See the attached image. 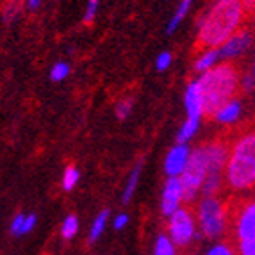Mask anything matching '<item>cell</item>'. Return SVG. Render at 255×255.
I'll list each match as a JSON object with an SVG mask.
<instances>
[{
  "instance_id": "obj_1",
  "label": "cell",
  "mask_w": 255,
  "mask_h": 255,
  "mask_svg": "<svg viewBox=\"0 0 255 255\" xmlns=\"http://www.w3.org/2000/svg\"><path fill=\"white\" fill-rule=\"evenodd\" d=\"M245 14L241 0H218L200 20L198 43L204 48H218L241 30Z\"/></svg>"
},
{
  "instance_id": "obj_2",
  "label": "cell",
  "mask_w": 255,
  "mask_h": 255,
  "mask_svg": "<svg viewBox=\"0 0 255 255\" xmlns=\"http://www.w3.org/2000/svg\"><path fill=\"white\" fill-rule=\"evenodd\" d=\"M239 77L238 68L230 63H218L214 68L202 73L196 82L204 100V115L213 116L218 107L238 97Z\"/></svg>"
},
{
  "instance_id": "obj_3",
  "label": "cell",
  "mask_w": 255,
  "mask_h": 255,
  "mask_svg": "<svg viewBox=\"0 0 255 255\" xmlns=\"http://www.w3.org/2000/svg\"><path fill=\"white\" fill-rule=\"evenodd\" d=\"M223 180L234 191H247L255 182V136L243 134L229 152Z\"/></svg>"
},
{
  "instance_id": "obj_4",
  "label": "cell",
  "mask_w": 255,
  "mask_h": 255,
  "mask_svg": "<svg viewBox=\"0 0 255 255\" xmlns=\"http://www.w3.org/2000/svg\"><path fill=\"white\" fill-rule=\"evenodd\" d=\"M205 161V179L202 184L204 196H216L223 184V171H225L227 159H229V145L223 141H211L202 146Z\"/></svg>"
},
{
  "instance_id": "obj_5",
  "label": "cell",
  "mask_w": 255,
  "mask_h": 255,
  "mask_svg": "<svg viewBox=\"0 0 255 255\" xmlns=\"http://www.w3.org/2000/svg\"><path fill=\"white\" fill-rule=\"evenodd\" d=\"M196 220L204 236L216 239L227 229V209L218 196H205L196 209Z\"/></svg>"
},
{
  "instance_id": "obj_6",
  "label": "cell",
  "mask_w": 255,
  "mask_h": 255,
  "mask_svg": "<svg viewBox=\"0 0 255 255\" xmlns=\"http://www.w3.org/2000/svg\"><path fill=\"white\" fill-rule=\"evenodd\" d=\"M205 179V161H204V150L202 146L191 150L187 164L184 171L180 173L179 180L182 186V196L186 202H193L202 191V184Z\"/></svg>"
},
{
  "instance_id": "obj_7",
  "label": "cell",
  "mask_w": 255,
  "mask_h": 255,
  "mask_svg": "<svg viewBox=\"0 0 255 255\" xmlns=\"http://www.w3.org/2000/svg\"><path fill=\"white\" fill-rule=\"evenodd\" d=\"M236 238L239 255H255V205L252 200L243 204L236 216Z\"/></svg>"
},
{
  "instance_id": "obj_8",
  "label": "cell",
  "mask_w": 255,
  "mask_h": 255,
  "mask_svg": "<svg viewBox=\"0 0 255 255\" xmlns=\"http://www.w3.org/2000/svg\"><path fill=\"white\" fill-rule=\"evenodd\" d=\"M168 221V239L175 247H187L196 236V221L189 209H177Z\"/></svg>"
},
{
  "instance_id": "obj_9",
  "label": "cell",
  "mask_w": 255,
  "mask_h": 255,
  "mask_svg": "<svg viewBox=\"0 0 255 255\" xmlns=\"http://www.w3.org/2000/svg\"><path fill=\"white\" fill-rule=\"evenodd\" d=\"M252 43L250 30H238L234 36H230L225 43H221L218 47V54H220V61L229 63L230 59H236L241 54L248 50Z\"/></svg>"
},
{
  "instance_id": "obj_10",
  "label": "cell",
  "mask_w": 255,
  "mask_h": 255,
  "mask_svg": "<svg viewBox=\"0 0 255 255\" xmlns=\"http://www.w3.org/2000/svg\"><path fill=\"white\" fill-rule=\"evenodd\" d=\"M184 202L182 196V186H180L179 177H168L162 189V198H161V211L164 216H171V214L180 209V204Z\"/></svg>"
},
{
  "instance_id": "obj_11",
  "label": "cell",
  "mask_w": 255,
  "mask_h": 255,
  "mask_svg": "<svg viewBox=\"0 0 255 255\" xmlns=\"http://www.w3.org/2000/svg\"><path fill=\"white\" fill-rule=\"evenodd\" d=\"M191 148L187 143H177L173 148H170L168 155L164 159V171L168 177H180L189 159Z\"/></svg>"
},
{
  "instance_id": "obj_12",
  "label": "cell",
  "mask_w": 255,
  "mask_h": 255,
  "mask_svg": "<svg viewBox=\"0 0 255 255\" xmlns=\"http://www.w3.org/2000/svg\"><path fill=\"white\" fill-rule=\"evenodd\" d=\"M184 107H186L187 118H200L204 116V100H202L198 82L193 81L187 84L184 93Z\"/></svg>"
},
{
  "instance_id": "obj_13",
  "label": "cell",
  "mask_w": 255,
  "mask_h": 255,
  "mask_svg": "<svg viewBox=\"0 0 255 255\" xmlns=\"http://www.w3.org/2000/svg\"><path fill=\"white\" fill-rule=\"evenodd\" d=\"M243 116V102L238 97H234L232 100L225 102L223 106H220L214 111L213 118L221 125H234L239 122V118Z\"/></svg>"
},
{
  "instance_id": "obj_14",
  "label": "cell",
  "mask_w": 255,
  "mask_h": 255,
  "mask_svg": "<svg viewBox=\"0 0 255 255\" xmlns=\"http://www.w3.org/2000/svg\"><path fill=\"white\" fill-rule=\"evenodd\" d=\"M220 63V54H218V48H205L195 61V70L198 73H204L207 70L214 68L216 64Z\"/></svg>"
},
{
  "instance_id": "obj_15",
  "label": "cell",
  "mask_w": 255,
  "mask_h": 255,
  "mask_svg": "<svg viewBox=\"0 0 255 255\" xmlns=\"http://www.w3.org/2000/svg\"><path fill=\"white\" fill-rule=\"evenodd\" d=\"M200 128V118H186L177 132V143H187Z\"/></svg>"
},
{
  "instance_id": "obj_16",
  "label": "cell",
  "mask_w": 255,
  "mask_h": 255,
  "mask_svg": "<svg viewBox=\"0 0 255 255\" xmlns=\"http://www.w3.org/2000/svg\"><path fill=\"white\" fill-rule=\"evenodd\" d=\"M139 175H141V164L134 166L128 175V180H127V186H125V191H124V196H122V202L124 204H128L132 200V196L136 193V187H137V182H139Z\"/></svg>"
},
{
  "instance_id": "obj_17",
  "label": "cell",
  "mask_w": 255,
  "mask_h": 255,
  "mask_svg": "<svg viewBox=\"0 0 255 255\" xmlns=\"http://www.w3.org/2000/svg\"><path fill=\"white\" fill-rule=\"evenodd\" d=\"M191 5H193V0H180L179 7H177V11H175L173 16H171L170 23H168V34H171V32L180 25V21L186 18L187 13H189Z\"/></svg>"
},
{
  "instance_id": "obj_18",
  "label": "cell",
  "mask_w": 255,
  "mask_h": 255,
  "mask_svg": "<svg viewBox=\"0 0 255 255\" xmlns=\"http://www.w3.org/2000/svg\"><path fill=\"white\" fill-rule=\"evenodd\" d=\"M107 220H109V211H102V213L98 214L93 221V227L90 230V241L95 243L100 236L104 234V230H106V225H107Z\"/></svg>"
},
{
  "instance_id": "obj_19",
  "label": "cell",
  "mask_w": 255,
  "mask_h": 255,
  "mask_svg": "<svg viewBox=\"0 0 255 255\" xmlns=\"http://www.w3.org/2000/svg\"><path fill=\"white\" fill-rule=\"evenodd\" d=\"M79 179H81L79 168H77V166H68L63 173V189L64 191H72L73 187L79 184Z\"/></svg>"
},
{
  "instance_id": "obj_20",
  "label": "cell",
  "mask_w": 255,
  "mask_h": 255,
  "mask_svg": "<svg viewBox=\"0 0 255 255\" xmlns=\"http://www.w3.org/2000/svg\"><path fill=\"white\" fill-rule=\"evenodd\" d=\"M153 255H175V245L168 239V236H159L155 239Z\"/></svg>"
},
{
  "instance_id": "obj_21",
  "label": "cell",
  "mask_w": 255,
  "mask_h": 255,
  "mask_svg": "<svg viewBox=\"0 0 255 255\" xmlns=\"http://www.w3.org/2000/svg\"><path fill=\"white\" fill-rule=\"evenodd\" d=\"M77 230H79V220H77V216L70 214V216L64 218L63 227H61V234H63V238L72 239L73 236L77 234Z\"/></svg>"
},
{
  "instance_id": "obj_22",
  "label": "cell",
  "mask_w": 255,
  "mask_h": 255,
  "mask_svg": "<svg viewBox=\"0 0 255 255\" xmlns=\"http://www.w3.org/2000/svg\"><path fill=\"white\" fill-rule=\"evenodd\" d=\"M70 75V64L64 63V61H59V63H55L50 70V79L54 82H61L64 81L66 77Z\"/></svg>"
},
{
  "instance_id": "obj_23",
  "label": "cell",
  "mask_w": 255,
  "mask_h": 255,
  "mask_svg": "<svg viewBox=\"0 0 255 255\" xmlns=\"http://www.w3.org/2000/svg\"><path fill=\"white\" fill-rule=\"evenodd\" d=\"M132 109H134V100H132V98H124V100H120V102L116 104V109H115L116 118H120V120L128 118Z\"/></svg>"
},
{
  "instance_id": "obj_24",
  "label": "cell",
  "mask_w": 255,
  "mask_h": 255,
  "mask_svg": "<svg viewBox=\"0 0 255 255\" xmlns=\"http://www.w3.org/2000/svg\"><path fill=\"white\" fill-rule=\"evenodd\" d=\"M20 9H21V2H20V0H9L7 4L4 5L2 16H4L5 21H13L14 18L20 14Z\"/></svg>"
},
{
  "instance_id": "obj_25",
  "label": "cell",
  "mask_w": 255,
  "mask_h": 255,
  "mask_svg": "<svg viewBox=\"0 0 255 255\" xmlns=\"http://www.w3.org/2000/svg\"><path fill=\"white\" fill-rule=\"evenodd\" d=\"M171 61H173V55H171L170 52H162V54L157 55V59H155V68H157L159 72H164V70L170 68Z\"/></svg>"
},
{
  "instance_id": "obj_26",
  "label": "cell",
  "mask_w": 255,
  "mask_h": 255,
  "mask_svg": "<svg viewBox=\"0 0 255 255\" xmlns=\"http://www.w3.org/2000/svg\"><path fill=\"white\" fill-rule=\"evenodd\" d=\"M239 90L247 91V93H252V90H254V73L248 72L243 77H239Z\"/></svg>"
},
{
  "instance_id": "obj_27",
  "label": "cell",
  "mask_w": 255,
  "mask_h": 255,
  "mask_svg": "<svg viewBox=\"0 0 255 255\" xmlns=\"http://www.w3.org/2000/svg\"><path fill=\"white\" fill-rule=\"evenodd\" d=\"M98 2L100 0H88V5H86V13H84V21L86 23H91L95 20V14H97Z\"/></svg>"
},
{
  "instance_id": "obj_28",
  "label": "cell",
  "mask_w": 255,
  "mask_h": 255,
  "mask_svg": "<svg viewBox=\"0 0 255 255\" xmlns=\"http://www.w3.org/2000/svg\"><path fill=\"white\" fill-rule=\"evenodd\" d=\"M36 225V214H29V216L23 218V223H21L20 227V232H18V236H25L29 234L30 230L34 229Z\"/></svg>"
},
{
  "instance_id": "obj_29",
  "label": "cell",
  "mask_w": 255,
  "mask_h": 255,
  "mask_svg": "<svg viewBox=\"0 0 255 255\" xmlns=\"http://www.w3.org/2000/svg\"><path fill=\"white\" fill-rule=\"evenodd\" d=\"M207 255H234L227 245H216L207 252Z\"/></svg>"
},
{
  "instance_id": "obj_30",
  "label": "cell",
  "mask_w": 255,
  "mask_h": 255,
  "mask_svg": "<svg viewBox=\"0 0 255 255\" xmlns=\"http://www.w3.org/2000/svg\"><path fill=\"white\" fill-rule=\"evenodd\" d=\"M128 214H118V216L115 218V221H113V225H115V229L116 230H122V229H125L127 227V223H128Z\"/></svg>"
},
{
  "instance_id": "obj_31",
  "label": "cell",
  "mask_w": 255,
  "mask_h": 255,
  "mask_svg": "<svg viewBox=\"0 0 255 255\" xmlns=\"http://www.w3.org/2000/svg\"><path fill=\"white\" fill-rule=\"evenodd\" d=\"M23 218H25V214H18V216L13 220V223H11V232H13V234H16V236H18L21 223H23Z\"/></svg>"
},
{
  "instance_id": "obj_32",
  "label": "cell",
  "mask_w": 255,
  "mask_h": 255,
  "mask_svg": "<svg viewBox=\"0 0 255 255\" xmlns=\"http://www.w3.org/2000/svg\"><path fill=\"white\" fill-rule=\"evenodd\" d=\"M39 5H41V0H25V7L30 9V11L39 9Z\"/></svg>"
},
{
  "instance_id": "obj_33",
  "label": "cell",
  "mask_w": 255,
  "mask_h": 255,
  "mask_svg": "<svg viewBox=\"0 0 255 255\" xmlns=\"http://www.w3.org/2000/svg\"><path fill=\"white\" fill-rule=\"evenodd\" d=\"M241 4L247 13H252V11H254V5H255V0H241Z\"/></svg>"
}]
</instances>
